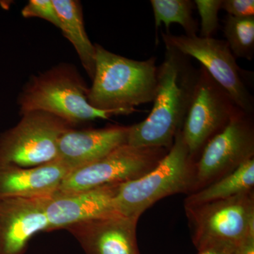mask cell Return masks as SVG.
Returning <instances> with one entry per match:
<instances>
[{"label":"cell","instance_id":"5b68a950","mask_svg":"<svg viewBox=\"0 0 254 254\" xmlns=\"http://www.w3.org/2000/svg\"><path fill=\"white\" fill-rule=\"evenodd\" d=\"M21 115L16 126L0 135V163L32 168L58 160L60 137L73 127L46 112Z\"/></svg>","mask_w":254,"mask_h":254},{"label":"cell","instance_id":"cb8c5ba5","mask_svg":"<svg viewBox=\"0 0 254 254\" xmlns=\"http://www.w3.org/2000/svg\"><path fill=\"white\" fill-rule=\"evenodd\" d=\"M236 254H254V236L249 237L239 246Z\"/></svg>","mask_w":254,"mask_h":254},{"label":"cell","instance_id":"5bb4252c","mask_svg":"<svg viewBox=\"0 0 254 254\" xmlns=\"http://www.w3.org/2000/svg\"><path fill=\"white\" fill-rule=\"evenodd\" d=\"M129 126L76 130L68 128L58 142V159L70 172L99 160L127 144Z\"/></svg>","mask_w":254,"mask_h":254},{"label":"cell","instance_id":"9a60e30c","mask_svg":"<svg viewBox=\"0 0 254 254\" xmlns=\"http://www.w3.org/2000/svg\"><path fill=\"white\" fill-rule=\"evenodd\" d=\"M69 173L58 159L32 168L0 163V197L35 198L53 195Z\"/></svg>","mask_w":254,"mask_h":254},{"label":"cell","instance_id":"7402d4cb","mask_svg":"<svg viewBox=\"0 0 254 254\" xmlns=\"http://www.w3.org/2000/svg\"><path fill=\"white\" fill-rule=\"evenodd\" d=\"M221 9L237 18L254 17V0H222Z\"/></svg>","mask_w":254,"mask_h":254},{"label":"cell","instance_id":"6da1fadb","mask_svg":"<svg viewBox=\"0 0 254 254\" xmlns=\"http://www.w3.org/2000/svg\"><path fill=\"white\" fill-rule=\"evenodd\" d=\"M165 57L158 66V88L148 118L129 126L127 144L170 150L186 118L199 69L190 57L164 42Z\"/></svg>","mask_w":254,"mask_h":254},{"label":"cell","instance_id":"44dd1931","mask_svg":"<svg viewBox=\"0 0 254 254\" xmlns=\"http://www.w3.org/2000/svg\"><path fill=\"white\" fill-rule=\"evenodd\" d=\"M21 14L25 18H43L60 29L61 28V21L53 0H30L23 8Z\"/></svg>","mask_w":254,"mask_h":254},{"label":"cell","instance_id":"ba28073f","mask_svg":"<svg viewBox=\"0 0 254 254\" xmlns=\"http://www.w3.org/2000/svg\"><path fill=\"white\" fill-rule=\"evenodd\" d=\"M242 111L227 92L200 65L198 81L182 128V136L192 158H198L209 140Z\"/></svg>","mask_w":254,"mask_h":254},{"label":"cell","instance_id":"603a6c76","mask_svg":"<svg viewBox=\"0 0 254 254\" xmlns=\"http://www.w3.org/2000/svg\"><path fill=\"white\" fill-rule=\"evenodd\" d=\"M240 245L231 242H214L200 249L198 254H236Z\"/></svg>","mask_w":254,"mask_h":254},{"label":"cell","instance_id":"7a4b0ae2","mask_svg":"<svg viewBox=\"0 0 254 254\" xmlns=\"http://www.w3.org/2000/svg\"><path fill=\"white\" fill-rule=\"evenodd\" d=\"M95 70L88 88V102L100 110L138 111L136 107L153 103L158 88L156 58L128 59L95 44Z\"/></svg>","mask_w":254,"mask_h":254},{"label":"cell","instance_id":"2e32d148","mask_svg":"<svg viewBox=\"0 0 254 254\" xmlns=\"http://www.w3.org/2000/svg\"><path fill=\"white\" fill-rule=\"evenodd\" d=\"M53 2L61 21L60 29L73 45L82 66L93 79L96 50L85 30L81 3L76 0H53Z\"/></svg>","mask_w":254,"mask_h":254},{"label":"cell","instance_id":"ac0fdd59","mask_svg":"<svg viewBox=\"0 0 254 254\" xmlns=\"http://www.w3.org/2000/svg\"><path fill=\"white\" fill-rule=\"evenodd\" d=\"M155 28L164 23L166 33L171 23H178L188 36H197L198 22L193 17L194 3L190 0H150Z\"/></svg>","mask_w":254,"mask_h":254},{"label":"cell","instance_id":"d6986e66","mask_svg":"<svg viewBox=\"0 0 254 254\" xmlns=\"http://www.w3.org/2000/svg\"><path fill=\"white\" fill-rule=\"evenodd\" d=\"M225 41L235 58L252 61L254 55V17L237 18L227 15L224 20Z\"/></svg>","mask_w":254,"mask_h":254},{"label":"cell","instance_id":"4fadbf2b","mask_svg":"<svg viewBox=\"0 0 254 254\" xmlns=\"http://www.w3.org/2000/svg\"><path fill=\"white\" fill-rule=\"evenodd\" d=\"M121 183L50 195L46 205L49 232L115 211L114 199Z\"/></svg>","mask_w":254,"mask_h":254},{"label":"cell","instance_id":"e0dca14e","mask_svg":"<svg viewBox=\"0 0 254 254\" xmlns=\"http://www.w3.org/2000/svg\"><path fill=\"white\" fill-rule=\"evenodd\" d=\"M254 185L253 158L204 188L193 192L185 199V206H193L215 200L227 199L253 190Z\"/></svg>","mask_w":254,"mask_h":254},{"label":"cell","instance_id":"8fae6325","mask_svg":"<svg viewBox=\"0 0 254 254\" xmlns=\"http://www.w3.org/2000/svg\"><path fill=\"white\" fill-rule=\"evenodd\" d=\"M50 197H0V254H25L32 237L49 232Z\"/></svg>","mask_w":254,"mask_h":254},{"label":"cell","instance_id":"52a82bcc","mask_svg":"<svg viewBox=\"0 0 254 254\" xmlns=\"http://www.w3.org/2000/svg\"><path fill=\"white\" fill-rule=\"evenodd\" d=\"M170 150L122 145L68 174L57 192L73 193L139 178L154 169Z\"/></svg>","mask_w":254,"mask_h":254},{"label":"cell","instance_id":"3957f363","mask_svg":"<svg viewBox=\"0 0 254 254\" xmlns=\"http://www.w3.org/2000/svg\"><path fill=\"white\" fill-rule=\"evenodd\" d=\"M88 88L75 66L62 64L28 82L18 97L20 114L46 112L73 127L97 119L108 120L115 115L133 113L95 109L88 103Z\"/></svg>","mask_w":254,"mask_h":254},{"label":"cell","instance_id":"8992f818","mask_svg":"<svg viewBox=\"0 0 254 254\" xmlns=\"http://www.w3.org/2000/svg\"><path fill=\"white\" fill-rule=\"evenodd\" d=\"M197 250L226 242L241 245L254 236V190L227 199L185 207Z\"/></svg>","mask_w":254,"mask_h":254},{"label":"cell","instance_id":"277c9868","mask_svg":"<svg viewBox=\"0 0 254 254\" xmlns=\"http://www.w3.org/2000/svg\"><path fill=\"white\" fill-rule=\"evenodd\" d=\"M195 163L182 131H179L168 154L154 169L136 180L120 184L114 199L115 211L139 218L159 200L191 191Z\"/></svg>","mask_w":254,"mask_h":254},{"label":"cell","instance_id":"7c38bea8","mask_svg":"<svg viewBox=\"0 0 254 254\" xmlns=\"http://www.w3.org/2000/svg\"><path fill=\"white\" fill-rule=\"evenodd\" d=\"M138 219L113 211L68 225L64 230L78 240L86 254H139Z\"/></svg>","mask_w":254,"mask_h":254},{"label":"cell","instance_id":"ffe728a7","mask_svg":"<svg viewBox=\"0 0 254 254\" xmlns=\"http://www.w3.org/2000/svg\"><path fill=\"white\" fill-rule=\"evenodd\" d=\"M193 3L200 18V37L213 38L220 26L218 14L222 0H195Z\"/></svg>","mask_w":254,"mask_h":254},{"label":"cell","instance_id":"30bf717a","mask_svg":"<svg viewBox=\"0 0 254 254\" xmlns=\"http://www.w3.org/2000/svg\"><path fill=\"white\" fill-rule=\"evenodd\" d=\"M162 38L163 42L171 45L184 55L198 60L241 110L248 115H254V97L246 86L236 58L226 41L198 36H176L163 32Z\"/></svg>","mask_w":254,"mask_h":254},{"label":"cell","instance_id":"9c48e42d","mask_svg":"<svg viewBox=\"0 0 254 254\" xmlns=\"http://www.w3.org/2000/svg\"><path fill=\"white\" fill-rule=\"evenodd\" d=\"M254 156L253 115L242 111L203 147L195 163L192 193L231 173Z\"/></svg>","mask_w":254,"mask_h":254}]
</instances>
